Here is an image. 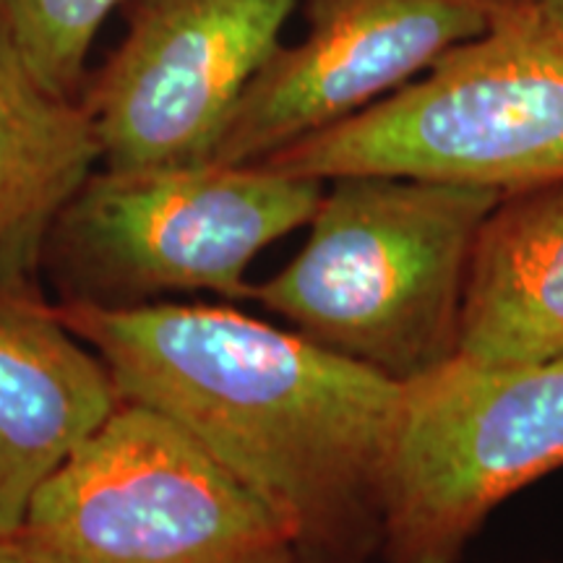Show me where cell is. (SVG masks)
Instances as JSON below:
<instances>
[{
    "label": "cell",
    "instance_id": "obj_6",
    "mask_svg": "<svg viewBox=\"0 0 563 563\" xmlns=\"http://www.w3.org/2000/svg\"><path fill=\"white\" fill-rule=\"evenodd\" d=\"M563 467V355H454L402 384L386 462V563H460L493 511Z\"/></svg>",
    "mask_w": 563,
    "mask_h": 563
},
{
    "label": "cell",
    "instance_id": "obj_3",
    "mask_svg": "<svg viewBox=\"0 0 563 563\" xmlns=\"http://www.w3.org/2000/svg\"><path fill=\"white\" fill-rule=\"evenodd\" d=\"M256 165L336 180L391 175L517 194L563 183V26L506 0L426 74Z\"/></svg>",
    "mask_w": 563,
    "mask_h": 563
},
{
    "label": "cell",
    "instance_id": "obj_15",
    "mask_svg": "<svg viewBox=\"0 0 563 563\" xmlns=\"http://www.w3.org/2000/svg\"><path fill=\"white\" fill-rule=\"evenodd\" d=\"M287 563H342V561H332V559H321V555H311V553H302L298 551Z\"/></svg>",
    "mask_w": 563,
    "mask_h": 563
},
{
    "label": "cell",
    "instance_id": "obj_13",
    "mask_svg": "<svg viewBox=\"0 0 563 563\" xmlns=\"http://www.w3.org/2000/svg\"><path fill=\"white\" fill-rule=\"evenodd\" d=\"M0 563H32L13 538H0Z\"/></svg>",
    "mask_w": 563,
    "mask_h": 563
},
{
    "label": "cell",
    "instance_id": "obj_14",
    "mask_svg": "<svg viewBox=\"0 0 563 563\" xmlns=\"http://www.w3.org/2000/svg\"><path fill=\"white\" fill-rule=\"evenodd\" d=\"M540 11L548 13L555 24L563 26V0H532Z\"/></svg>",
    "mask_w": 563,
    "mask_h": 563
},
{
    "label": "cell",
    "instance_id": "obj_12",
    "mask_svg": "<svg viewBox=\"0 0 563 563\" xmlns=\"http://www.w3.org/2000/svg\"><path fill=\"white\" fill-rule=\"evenodd\" d=\"M123 3L125 0H0V26L42 87L79 100L97 32Z\"/></svg>",
    "mask_w": 563,
    "mask_h": 563
},
{
    "label": "cell",
    "instance_id": "obj_5",
    "mask_svg": "<svg viewBox=\"0 0 563 563\" xmlns=\"http://www.w3.org/2000/svg\"><path fill=\"white\" fill-rule=\"evenodd\" d=\"M327 183L266 165L102 167L55 224L47 251L79 292L68 300L139 306L167 292L251 298L249 266L308 228Z\"/></svg>",
    "mask_w": 563,
    "mask_h": 563
},
{
    "label": "cell",
    "instance_id": "obj_2",
    "mask_svg": "<svg viewBox=\"0 0 563 563\" xmlns=\"http://www.w3.org/2000/svg\"><path fill=\"white\" fill-rule=\"evenodd\" d=\"M498 199L391 175L329 180L298 256L251 298L292 332L407 384L456 355L470 253Z\"/></svg>",
    "mask_w": 563,
    "mask_h": 563
},
{
    "label": "cell",
    "instance_id": "obj_7",
    "mask_svg": "<svg viewBox=\"0 0 563 563\" xmlns=\"http://www.w3.org/2000/svg\"><path fill=\"white\" fill-rule=\"evenodd\" d=\"M298 0H125V34L84 91L102 167L209 162Z\"/></svg>",
    "mask_w": 563,
    "mask_h": 563
},
{
    "label": "cell",
    "instance_id": "obj_8",
    "mask_svg": "<svg viewBox=\"0 0 563 563\" xmlns=\"http://www.w3.org/2000/svg\"><path fill=\"white\" fill-rule=\"evenodd\" d=\"M506 0H308V34L279 45L209 162L256 165L418 79L490 26Z\"/></svg>",
    "mask_w": 563,
    "mask_h": 563
},
{
    "label": "cell",
    "instance_id": "obj_4",
    "mask_svg": "<svg viewBox=\"0 0 563 563\" xmlns=\"http://www.w3.org/2000/svg\"><path fill=\"white\" fill-rule=\"evenodd\" d=\"M32 563H287L292 532L186 428L123 399L32 498Z\"/></svg>",
    "mask_w": 563,
    "mask_h": 563
},
{
    "label": "cell",
    "instance_id": "obj_11",
    "mask_svg": "<svg viewBox=\"0 0 563 563\" xmlns=\"http://www.w3.org/2000/svg\"><path fill=\"white\" fill-rule=\"evenodd\" d=\"M102 165L81 100L53 95L0 26V287H30L53 230Z\"/></svg>",
    "mask_w": 563,
    "mask_h": 563
},
{
    "label": "cell",
    "instance_id": "obj_10",
    "mask_svg": "<svg viewBox=\"0 0 563 563\" xmlns=\"http://www.w3.org/2000/svg\"><path fill=\"white\" fill-rule=\"evenodd\" d=\"M456 355L485 365L563 355V183L506 194L477 230Z\"/></svg>",
    "mask_w": 563,
    "mask_h": 563
},
{
    "label": "cell",
    "instance_id": "obj_1",
    "mask_svg": "<svg viewBox=\"0 0 563 563\" xmlns=\"http://www.w3.org/2000/svg\"><path fill=\"white\" fill-rule=\"evenodd\" d=\"M55 308L121 397L186 428L277 514L298 551L342 563L378 553L402 384L228 306Z\"/></svg>",
    "mask_w": 563,
    "mask_h": 563
},
{
    "label": "cell",
    "instance_id": "obj_9",
    "mask_svg": "<svg viewBox=\"0 0 563 563\" xmlns=\"http://www.w3.org/2000/svg\"><path fill=\"white\" fill-rule=\"evenodd\" d=\"M123 402L100 355L30 287H0V538Z\"/></svg>",
    "mask_w": 563,
    "mask_h": 563
}]
</instances>
